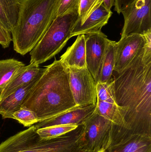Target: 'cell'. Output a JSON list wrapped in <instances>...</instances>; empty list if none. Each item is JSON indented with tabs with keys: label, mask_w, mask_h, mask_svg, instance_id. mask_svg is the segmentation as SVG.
<instances>
[{
	"label": "cell",
	"mask_w": 151,
	"mask_h": 152,
	"mask_svg": "<svg viewBox=\"0 0 151 152\" xmlns=\"http://www.w3.org/2000/svg\"><path fill=\"white\" fill-rule=\"evenodd\" d=\"M112 76L122 120L111 127L107 150L135 136L151 137V46L146 44L127 67Z\"/></svg>",
	"instance_id": "6da1fadb"
},
{
	"label": "cell",
	"mask_w": 151,
	"mask_h": 152,
	"mask_svg": "<svg viewBox=\"0 0 151 152\" xmlns=\"http://www.w3.org/2000/svg\"><path fill=\"white\" fill-rule=\"evenodd\" d=\"M33 111L39 122L78 108L72 94L65 67L60 60L44 68L22 103Z\"/></svg>",
	"instance_id": "7a4b0ae2"
},
{
	"label": "cell",
	"mask_w": 151,
	"mask_h": 152,
	"mask_svg": "<svg viewBox=\"0 0 151 152\" xmlns=\"http://www.w3.org/2000/svg\"><path fill=\"white\" fill-rule=\"evenodd\" d=\"M60 0H24L12 33L14 50L22 55L30 52L56 17Z\"/></svg>",
	"instance_id": "3957f363"
},
{
	"label": "cell",
	"mask_w": 151,
	"mask_h": 152,
	"mask_svg": "<svg viewBox=\"0 0 151 152\" xmlns=\"http://www.w3.org/2000/svg\"><path fill=\"white\" fill-rule=\"evenodd\" d=\"M34 125L0 144V152H87L83 125L51 139L42 138Z\"/></svg>",
	"instance_id": "277c9868"
},
{
	"label": "cell",
	"mask_w": 151,
	"mask_h": 152,
	"mask_svg": "<svg viewBox=\"0 0 151 152\" xmlns=\"http://www.w3.org/2000/svg\"><path fill=\"white\" fill-rule=\"evenodd\" d=\"M78 14L72 12L55 18L42 38L30 52V63L43 64L61 51L72 38L71 33Z\"/></svg>",
	"instance_id": "5b68a950"
},
{
	"label": "cell",
	"mask_w": 151,
	"mask_h": 152,
	"mask_svg": "<svg viewBox=\"0 0 151 152\" xmlns=\"http://www.w3.org/2000/svg\"><path fill=\"white\" fill-rule=\"evenodd\" d=\"M65 67L70 89L77 107L96 104V83L87 68Z\"/></svg>",
	"instance_id": "8992f818"
},
{
	"label": "cell",
	"mask_w": 151,
	"mask_h": 152,
	"mask_svg": "<svg viewBox=\"0 0 151 152\" xmlns=\"http://www.w3.org/2000/svg\"><path fill=\"white\" fill-rule=\"evenodd\" d=\"M82 125L87 152L106 151L112 122L94 111Z\"/></svg>",
	"instance_id": "52a82bcc"
},
{
	"label": "cell",
	"mask_w": 151,
	"mask_h": 152,
	"mask_svg": "<svg viewBox=\"0 0 151 152\" xmlns=\"http://www.w3.org/2000/svg\"><path fill=\"white\" fill-rule=\"evenodd\" d=\"M151 0H137L121 13L124 24L121 38L129 35H143L151 30Z\"/></svg>",
	"instance_id": "ba28073f"
},
{
	"label": "cell",
	"mask_w": 151,
	"mask_h": 152,
	"mask_svg": "<svg viewBox=\"0 0 151 152\" xmlns=\"http://www.w3.org/2000/svg\"><path fill=\"white\" fill-rule=\"evenodd\" d=\"M145 45L144 37L137 34L127 36L116 42L114 71L119 73L124 70Z\"/></svg>",
	"instance_id": "9c48e42d"
},
{
	"label": "cell",
	"mask_w": 151,
	"mask_h": 152,
	"mask_svg": "<svg viewBox=\"0 0 151 152\" xmlns=\"http://www.w3.org/2000/svg\"><path fill=\"white\" fill-rule=\"evenodd\" d=\"M85 35L86 66L95 80L109 39L101 31Z\"/></svg>",
	"instance_id": "30bf717a"
},
{
	"label": "cell",
	"mask_w": 151,
	"mask_h": 152,
	"mask_svg": "<svg viewBox=\"0 0 151 152\" xmlns=\"http://www.w3.org/2000/svg\"><path fill=\"white\" fill-rule=\"evenodd\" d=\"M96 104L74 108L55 117L37 122L34 125L37 129L60 125H82L95 111Z\"/></svg>",
	"instance_id": "8fae6325"
},
{
	"label": "cell",
	"mask_w": 151,
	"mask_h": 152,
	"mask_svg": "<svg viewBox=\"0 0 151 152\" xmlns=\"http://www.w3.org/2000/svg\"><path fill=\"white\" fill-rule=\"evenodd\" d=\"M112 14L111 10L107 9L103 3L82 24L75 23L71 33V37L100 32L102 28L108 23Z\"/></svg>",
	"instance_id": "7c38bea8"
},
{
	"label": "cell",
	"mask_w": 151,
	"mask_h": 152,
	"mask_svg": "<svg viewBox=\"0 0 151 152\" xmlns=\"http://www.w3.org/2000/svg\"><path fill=\"white\" fill-rule=\"evenodd\" d=\"M39 65L30 63L19 69L0 94V100L7 97L21 86L30 83L44 72Z\"/></svg>",
	"instance_id": "4fadbf2b"
},
{
	"label": "cell",
	"mask_w": 151,
	"mask_h": 152,
	"mask_svg": "<svg viewBox=\"0 0 151 152\" xmlns=\"http://www.w3.org/2000/svg\"><path fill=\"white\" fill-rule=\"evenodd\" d=\"M42 74L32 82L21 86L12 94L0 100V114L3 118L13 119V113L21 108L24 100Z\"/></svg>",
	"instance_id": "5bb4252c"
},
{
	"label": "cell",
	"mask_w": 151,
	"mask_h": 152,
	"mask_svg": "<svg viewBox=\"0 0 151 152\" xmlns=\"http://www.w3.org/2000/svg\"><path fill=\"white\" fill-rule=\"evenodd\" d=\"M60 60L65 66L87 67L85 35L78 36L74 42L61 56Z\"/></svg>",
	"instance_id": "9a60e30c"
},
{
	"label": "cell",
	"mask_w": 151,
	"mask_h": 152,
	"mask_svg": "<svg viewBox=\"0 0 151 152\" xmlns=\"http://www.w3.org/2000/svg\"><path fill=\"white\" fill-rule=\"evenodd\" d=\"M24 0H0V22L11 34L17 22Z\"/></svg>",
	"instance_id": "2e32d148"
},
{
	"label": "cell",
	"mask_w": 151,
	"mask_h": 152,
	"mask_svg": "<svg viewBox=\"0 0 151 152\" xmlns=\"http://www.w3.org/2000/svg\"><path fill=\"white\" fill-rule=\"evenodd\" d=\"M116 42L109 40L100 65L96 83L107 82L112 79L116 60Z\"/></svg>",
	"instance_id": "e0dca14e"
},
{
	"label": "cell",
	"mask_w": 151,
	"mask_h": 152,
	"mask_svg": "<svg viewBox=\"0 0 151 152\" xmlns=\"http://www.w3.org/2000/svg\"><path fill=\"white\" fill-rule=\"evenodd\" d=\"M106 152H151V137L135 136L123 143L110 148Z\"/></svg>",
	"instance_id": "ac0fdd59"
},
{
	"label": "cell",
	"mask_w": 151,
	"mask_h": 152,
	"mask_svg": "<svg viewBox=\"0 0 151 152\" xmlns=\"http://www.w3.org/2000/svg\"><path fill=\"white\" fill-rule=\"evenodd\" d=\"M95 112L112 122V127L119 126L122 123V115L115 103L97 100Z\"/></svg>",
	"instance_id": "d6986e66"
},
{
	"label": "cell",
	"mask_w": 151,
	"mask_h": 152,
	"mask_svg": "<svg viewBox=\"0 0 151 152\" xmlns=\"http://www.w3.org/2000/svg\"><path fill=\"white\" fill-rule=\"evenodd\" d=\"M25 65L15 59L0 60V94L15 72Z\"/></svg>",
	"instance_id": "ffe728a7"
},
{
	"label": "cell",
	"mask_w": 151,
	"mask_h": 152,
	"mask_svg": "<svg viewBox=\"0 0 151 152\" xmlns=\"http://www.w3.org/2000/svg\"><path fill=\"white\" fill-rule=\"evenodd\" d=\"M103 0H80L78 20L75 24L81 25L101 4Z\"/></svg>",
	"instance_id": "44dd1931"
},
{
	"label": "cell",
	"mask_w": 151,
	"mask_h": 152,
	"mask_svg": "<svg viewBox=\"0 0 151 152\" xmlns=\"http://www.w3.org/2000/svg\"><path fill=\"white\" fill-rule=\"evenodd\" d=\"M97 100L103 102L115 103L114 80L113 78L105 82L96 83Z\"/></svg>",
	"instance_id": "7402d4cb"
},
{
	"label": "cell",
	"mask_w": 151,
	"mask_h": 152,
	"mask_svg": "<svg viewBox=\"0 0 151 152\" xmlns=\"http://www.w3.org/2000/svg\"><path fill=\"white\" fill-rule=\"evenodd\" d=\"M75 125H60L52 126L37 129V133L42 138L51 139L62 135L75 129Z\"/></svg>",
	"instance_id": "603a6c76"
},
{
	"label": "cell",
	"mask_w": 151,
	"mask_h": 152,
	"mask_svg": "<svg viewBox=\"0 0 151 152\" xmlns=\"http://www.w3.org/2000/svg\"><path fill=\"white\" fill-rule=\"evenodd\" d=\"M13 119L17 121L25 127L30 126L39 122L36 114L26 107H21L14 112Z\"/></svg>",
	"instance_id": "cb8c5ba5"
},
{
	"label": "cell",
	"mask_w": 151,
	"mask_h": 152,
	"mask_svg": "<svg viewBox=\"0 0 151 152\" xmlns=\"http://www.w3.org/2000/svg\"><path fill=\"white\" fill-rule=\"evenodd\" d=\"M80 0H60L57 12V16L64 15L72 12L79 13Z\"/></svg>",
	"instance_id": "d4e9b609"
},
{
	"label": "cell",
	"mask_w": 151,
	"mask_h": 152,
	"mask_svg": "<svg viewBox=\"0 0 151 152\" xmlns=\"http://www.w3.org/2000/svg\"><path fill=\"white\" fill-rule=\"evenodd\" d=\"M12 41L11 33L0 22V45L3 48H8Z\"/></svg>",
	"instance_id": "484cf974"
},
{
	"label": "cell",
	"mask_w": 151,
	"mask_h": 152,
	"mask_svg": "<svg viewBox=\"0 0 151 152\" xmlns=\"http://www.w3.org/2000/svg\"><path fill=\"white\" fill-rule=\"evenodd\" d=\"M136 1L137 0H114V11L120 14Z\"/></svg>",
	"instance_id": "4316f807"
},
{
	"label": "cell",
	"mask_w": 151,
	"mask_h": 152,
	"mask_svg": "<svg viewBox=\"0 0 151 152\" xmlns=\"http://www.w3.org/2000/svg\"><path fill=\"white\" fill-rule=\"evenodd\" d=\"M103 4L107 9L111 10L112 7L114 6V0H103Z\"/></svg>",
	"instance_id": "83f0119b"
},
{
	"label": "cell",
	"mask_w": 151,
	"mask_h": 152,
	"mask_svg": "<svg viewBox=\"0 0 151 152\" xmlns=\"http://www.w3.org/2000/svg\"><path fill=\"white\" fill-rule=\"evenodd\" d=\"M99 152H106V151H100Z\"/></svg>",
	"instance_id": "f1b7e54d"
}]
</instances>
